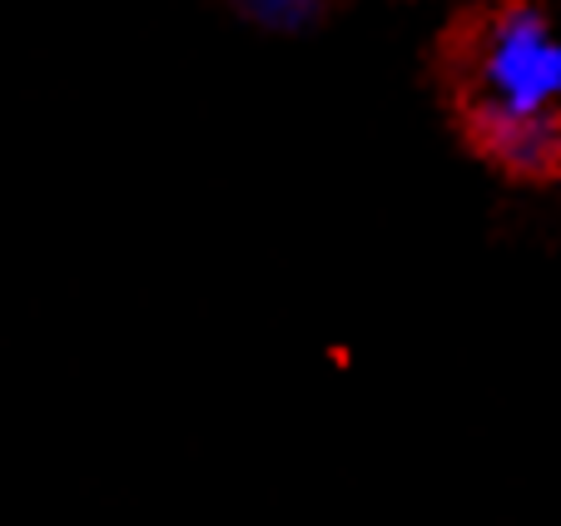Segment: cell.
Returning <instances> with one entry per match:
<instances>
[{"label": "cell", "mask_w": 561, "mask_h": 526, "mask_svg": "<svg viewBox=\"0 0 561 526\" xmlns=\"http://www.w3.org/2000/svg\"><path fill=\"white\" fill-rule=\"evenodd\" d=\"M249 21L268 25V31H304L318 15V0H233Z\"/></svg>", "instance_id": "3957f363"}, {"label": "cell", "mask_w": 561, "mask_h": 526, "mask_svg": "<svg viewBox=\"0 0 561 526\" xmlns=\"http://www.w3.org/2000/svg\"><path fill=\"white\" fill-rule=\"evenodd\" d=\"M561 105V41L531 11L492 15L467 45V110L462 115H557Z\"/></svg>", "instance_id": "6da1fadb"}, {"label": "cell", "mask_w": 561, "mask_h": 526, "mask_svg": "<svg viewBox=\"0 0 561 526\" xmlns=\"http://www.w3.org/2000/svg\"><path fill=\"white\" fill-rule=\"evenodd\" d=\"M467 135L492 164H502L517 180H551L561 174V119L557 115H537V119H517V115H462Z\"/></svg>", "instance_id": "7a4b0ae2"}]
</instances>
